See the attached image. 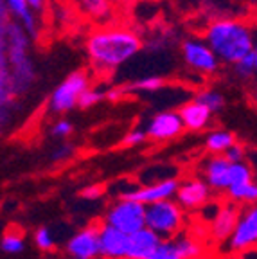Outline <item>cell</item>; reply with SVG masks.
Wrapping results in <instances>:
<instances>
[{
    "mask_svg": "<svg viewBox=\"0 0 257 259\" xmlns=\"http://www.w3.org/2000/svg\"><path fill=\"white\" fill-rule=\"evenodd\" d=\"M101 259H126L128 255L130 234L119 231L108 223H99Z\"/></svg>",
    "mask_w": 257,
    "mask_h": 259,
    "instance_id": "14",
    "label": "cell"
},
{
    "mask_svg": "<svg viewBox=\"0 0 257 259\" xmlns=\"http://www.w3.org/2000/svg\"><path fill=\"white\" fill-rule=\"evenodd\" d=\"M253 58H255V65H257V40H255V45H253V51H252Z\"/></svg>",
    "mask_w": 257,
    "mask_h": 259,
    "instance_id": "36",
    "label": "cell"
},
{
    "mask_svg": "<svg viewBox=\"0 0 257 259\" xmlns=\"http://www.w3.org/2000/svg\"><path fill=\"white\" fill-rule=\"evenodd\" d=\"M227 198L230 202L237 203V205H253L257 203V178L252 180V182L245 184V186L237 187V189H232L227 193Z\"/></svg>",
    "mask_w": 257,
    "mask_h": 259,
    "instance_id": "23",
    "label": "cell"
},
{
    "mask_svg": "<svg viewBox=\"0 0 257 259\" xmlns=\"http://www.w3.org/2000/svg\"><path fill=\"white\" fill-rule=\"evenodd\" d=\"M68 259H101L99 225H89L74 232L65 243Z\"/></svg>",
    "mask_w": 257,
    "mask_h": 259,
    "instance_id": "8",
    "label": "cell"
},
{
    "mask_svg": "<svg viewBox=\"0 0 257 259\" xmlns=\"http://www.w3.org/2000/svg\"><path fill=\"white\" fill-rule=\"evenodd\" d=\"M246 96H248L250 105L257 108V77L255 79H252L248 85H246Z\"/></svg>",
    "mask_w": 257,
    "mask_h": 259,
    "instance_id": "35",
    "label": "cell"
},
{
    "mask_svg": "<svg viewBox=\"0 0 257 259\" xmlns=\"http://www.w3.org/2000/svg\"><path fill=\"white\" fill-rule=\"evenodd\" d=\"M178 112H180L182 119H184L185 130H189V132H203V130H207L210 126V122H212L214 115L198 99H191V101L184 103Z\"/></svg>",
    "mask_w": 257,
    "mask_h": 259,
    "instance_id": "19",
    "label": "cell"
},
{
    "mask_svg": "<svg viewBox=\"0 0 257 259\" xmlns=\"http://www.w3.org/2000/svg\"><path fill=\"white\" fill-rule=\"evenodd\" d=\"M51 135L58 141H67L70 135L74 134V124L68 119H58L51 124Z\"/></svg>",
    "mask_w": 257,
    "mask_h": 259,
    "instance_id": "29",
    "label": "cell"
},
{
    "mask_svg": "<svg viewBox=\"0 0 257 259\" xmlns=\"http://www.w3.org/2000/svg\"><path fill=\"white\" fill-rule=\"evenodd\" d=\"M0 248L4 254L15 255V254H22L25 248V239L20 232L15 231H8L2 236V241H0Z\"/></svg>",
    "mask_w": 257,
    "mask_h": 259,
    "instance_id": "26",
    "label": "cell"
},
{
    "mask_svg": "<svg viewBox=\"0 0 257 259\" xmlns=\"http://www.w3.org/2000/svg\"><path fill=\"white\" fill-rule=\"evenodd\" d=\"M103 194H105V187L97 186V184H94V186H87V187H83V189H81V198L90 200V202L101 198Z\"/></svg>",
    "mask_w": 257,
    "mask_h": 259,
    "instance_id": "33",
    "label": "cell"
},
{
    "mask_svg": "<svg viewBox=\"0 0 257 259\" xmlns=\"http://www.w3.org/2000/svg\"><path fill=\"white\" fill-rule=\"evenodd\" d=\"M2 4L8 8L11 18L18 20L25 27V31L31 34L32 40H38L40 38V18L31 8H29L27 0H2Z\"/></svg>",
    "mask_w": 257,
    "mask_h": 259,
    "instance_id": "20",
    "label": "cell"
},
{
    "mask_svg": "<svg viewBox=\"0 0 257 259\" xmlns=\"http://www.w3.org/2000/svg\"><path fill=\"white\" fill-rule=\"evenodd\" d=\"M201 254V245L189 236L178 234L162 239L148 259H196Z\"/></svg>",
    "mask_w": 257,
    "mask_h": 259,
    "instance_id": "13",
    "label": "cell"
},
{
    "mask_svg": "<svg viewBox=\"0 0 257 259\" xmlns=\"http://www.w3.org/2000/svg\"><path fill=\"white\" fill-rule=\"evenodd\" d=\"M239 214H241V207L237 205V203L230 202V200L221 203L218 214L210 222V236H212V239H216L220 243L229 241L232 232L236 231Z\"/></svg>",
    "mask_w": 257,
    "mask_h": 259,
    "instance_id": "16",
    "label": "cell"
},
{
    "mask_svg": "<svg viewBox=\"0 0 257 259\" xmlns=\"http://www.w3.org/2000/svg\"><path fill=\"white\" fill-rule=\"evenodd\" d=\"M180 56L185 69L201 77H214L223 65L203 36L184 38L180 44Z\"/></svg>",
    "mask_w": 257,
    "mask_h": 259,
    "instance_id": "6",
    "label": "cell"
},
{
    "mask_svg": "<svg viewBox=\"0 0 257 259\" xmlns=\"http://www.w3.org/2000/svg\"><path fill=\"white\" fill-rule=\"evenodd\" d=\"M212 194L214 191L210 189V186L205 182L203 178L193 177L180 182V187H178V193L175 196V200L187 212H198V210H201L212 200Z\"/></svg>",
    "mask_w": 257,
    "mask_h": 259,
    "instance_id": "11",
    "label": "cell"
},
{
    "mask_svg": "<svg viewBox=\"0 0 257 259\" xmlns=\"http://www.w3.org/2000/svg\"><path fill=\"white\" fill-rule=\"evenodd\" d=\"M146 141H149L146 128H142V126H137V128H132L128 134L124 135V139H122V144L128 146V148H135V146L144 144Z\"/></svg>",
    "mask_w": 257,
    "mask_h": 259,
    "instance_id": "30",
    "label": "cell"
},
{
    "mask_svg": "<svg viewBox=\"0 0 257 259\" xmlns=\"http://www.w3.org/2000/svg\"><path fill=\"white\" fill-rule=\"evenodd\" d=\"M165 85V79L160 76H144L139 79L130 81L128 85H122L126 90V94L132 92H157Z\"/></svg>",
    "mask_w": 257,
    "mask_h": 259,
    "instance_id": "24",
    "label": "cell"
},
{
    "mask_svg": "<svg viewBox=\"0 0 257 259\" xmlns=\"http://www.w3.org/2000/svg\"><path fill=\"white\" fill-rule=\"evenodd\" d=\"M225 157L229 158L230 162H243L248 157V148L239 144V142H236V144H232L229 150L225 151Z\"/></svg>",
    "mask_w": 257,
    "mask_h": 259,
    "instance_id": "32",
    "label": "cell"
},
{
    "mask_svg": "<svg viewBox=\"0 0 257 259\" xmlns=\"http://www.w3.org/2000/svg\"><path fill=\"white\" fill-rule=\"evenodd\" d=\"M103 99H106V89H101V87L92 85L89 90H84L83 96L79 99V106L81 110H89L92 106H96L97 103H101Z\"/></svg>",
    "mask_w": 257,
    "mask_h": 259,
    "instance_id": "28",
    "label": "cell"
},
{
    "mask_svg": "<svg viewBox=\"0 0 257 259\" xmlns=\"http://www.w3.org/2000/svg\"><path fill=\"white\" fill-rule=\"evenodd\" d=\"M103 222L126 234H133L146 227V205L130 196H119L106 209Z\"/></svg>",
    "mask_w": 257,
    "mask_h": 259,
    "instance_id": "7",
    "label": "cell"
},
{
    "mask_svg": "<svg viewBox=\"0 0 257 259\" xmlns=\"http://www.w3.org/2000/svg\"><path fill=\"white\" fill-rule=\"evenodd\" d=\"M227 243L230 252H237V254L257 247V203L241 209L236 231L232 232Z\"/></svg>",
    "mask_w": 257,
    "mask_h": 259,
    "instance_id": "9",
    "label": "cell"
},
{
    "mask_svg": "<svg viewBox=\"0 0 257 259\" xmlns=\"http://www.w3.org/2000/svg\"><path fill=\"white\" fill-rule=\"evenodd\" d=\"M76 6L87 20L97 25H108L115 22L113 0H76Z\"/></svg>",
    "mask_w": 257,
    "mask_h": 259,
    "instance_id": "17",
    "label": "cell"
},
{
    "mask_svg": "<svg viewBox=\"0 0 257 259\" xmlns=\"http://www.w3.org/2000/svg\"><path fill=\"white\" fill-rule=\"evenodd\" d=\"M119 2H132V0H119Z\"/></svg>",
    "mask_w": 257,
    "mask_h": 259,
    "instance_id": "37",
    "label": "cell"
},
{
    "mask_svg": "<svg viewBox=\"0 0 257 259\" xmlns=\"http://www.w3.org/2000/svg\"><path fill=\"white\" fill-rule=\"evenodd\" d=\"M257 25L243 18H212L201 29V36L212 47L223 65L232 67L253 51Z\"/></svg>",
    "mask_w": 257,
    "mask_h": 259,
    "instance_id": "3",
    "label": "cell"
},
{
    "mask_svg": "<svg viewBox=\"0 0 257 259\" xmlns=\"http://www.w3.org/2000/svg\"><path fill=\"white\" fill-rule=\"evenodd\" d=\"M255 25H257V16H255Z\"/></svg>",
    "mask_w": 257,
    "mask_h": 259,
    "instance_id": "38",
    "label": "cell"
},
{
    "mask_svg": "<svg viewBox=\"0 0 257 259\" xmlns=\"http://www.w3.org/2000/svg\"><path fill=\"white\" fill-rule=\"evenodd\" d=\"M32 38L8 8L0 4V108L6 112L36 83V65L31 56Z\"/></svg>",
    "mask_w": 257,
    "mask_h": 259,
    "instance_id": "1",
    "label": "cell"
},
{
    "mask_svg": "<svg viewBox=\"0 0 257 259\" xmlns=\"http://www.w3.org/2000/svg\"><path fill=\"white\" fill-rule=\"evenodd\" d=\"M162 238L149 227H144L141 231L130 234L128 255L126 259H148L155 252V248L160 245Z\"/></svg>",
    "mask_w": 257,
    "mask_h": 259,
    "instance_id": "18",
    "label": "cell"
},
{
    "mask_svg": "<svg viewBox=\"0 0 257 259\" xmlns=\"http://www.w3.org/2000/svg\"><path fill=\"white\" fill-rule=\"evenodd\" d=\"M232 72L237 79L243 81V83H246V85H248L252 79H255L257 77V65H255V58H253V54L250 53L248 56H245L243 60H239L237 63H234Z\"/></svg>",
    "mask_w": 257,
    "mask_h": 259,
    "instance_id": "25",
    "label": "cell"
},
{
    "mask_svg": "<svg viewBox=\"0 0 257 259\" xmlns=\"http://www.w3.org/2000/svg\"><path fill=\"white\" fill-rule=\"evenodd\" d=\"M74 151H76V146H74L72 142H68V139H67V141H61L60 144L54 148L51 158H53L54 162H67L68 158L74 155Z\"/></svg>",
    "mask_w": 257,
    "mask_h": 259,
    "instance_id": "31",
    "label": "cell"
},
{
    "mask_svg": "<svg viewBox=\"0 0 257 259\" xmlns=\"http://www.w3.org/2000/svg\"><path fill=\"white\" fill-rule=\"evenodd\" d=\"M139 31L124 24L97 25L84 38V54L94 76H112L144 49Z\"/></svg>",
    "mask_w": 257,
    "mask_h": 259,
    "instance_id": "2",
    "label": "cell"
},
{
    "mask_svg": "<svg viewBox=\"0 0 257 259\" xmlns=\"http://www.w3.org/2000/svg\"><path fill=\"white\" fill-rule=\"evenodd\" d=\"M94 85V74L90 70H74L51 92L47 99V112L54 115H65L79 106L84 90Z\"/></svg>",
    "mask_w": 257,
    "mask_h": 259,
    "instance_id": "4",
    "label": "cell"
},
{
    "mask_svg": "<svg viewBox=\"0 0 257 259\" xmlns=\"http://www.w3.org/2000/svg\"><path fill=\"white\" fill-rule=\"evenodd\" d=\"M32 238H34V245H36L38 250L41 252L56 250V239H54L51 229H47V227H38Z\"/></svg>",
    "mask_w": 257,
    "mask_h": 259,
    "instance_id": "27",
    "label": "cell"
},
{
    "mask_svg": "<svg viewBox=\"0 0 257 259\" xmlns=\"http://www.w3.org/2000/svg\"><path fill=\"white\" fill-rule=\"evenodd\" d=\"M230 167L232 162L225 155H210L203 158L200 166L201 178L209 184L210 189L218 194H225L230 187Z\"/></svg>",
    "mask_w": 257,
    "mask_h": 259,
    "instance_id": "12",
    "label": "cell"
},
{
    "mask_svg": "<svg viewBox=\"0 0 257 259\" xmlns=\"http://www.w3.org/2000/svg\"><path fill=\"white\" fill-rule=\"evenodd\" d=\"M178 187H180V182L177 178H165V180H157V182L146 184V186H139L126 196L139 200L144 205H149V203L175 198L178 193Z\"/></svg>",
    "mask_w": 257,
    "mask_h": 259,
    "instance_id": "15",
    "label": "cell"
},
{
    "mask_svg": "<svg viewBox=\"0 0 257 259\" xmlns=\"http://www.w3.org/2000/svg\"><path fill=\"white\" fill-rule=\"evenodd\" d=\"M194 99H198L200 103H203L210 112L216 115V113L223 112L227 105V99L225 96L216 89H210V87H205V89H200L196 94H194Z\"/></svg>",
    "mask_w": 257,
    "mask_h": 259,
    "instance_id": "22",
    "label": "cell"
},
{
    "mask_svg": "<svg viewBox=\"0 0 257 259\" xmlns=\"http://www.w3.org/2000/svg\"><path fill=\"white\" fill-rule=\"evenodd\" d=\"M27 4L38 16H41V15H45V11H47L49 0H27Z\"/></svg>",
    "mask_w": 257,
    "mask_h": 259,
    "instance_id": "34",
    "label": "cell"
},
{
    "mask_svg": "<svg viewBox=\"0 0 257 259\" xmlns=\"http://www.w3.org/2000/svg\"><path fill=\"white\" fill-rule=\"evenodd\" d=\"M237 139L232 132L223 128H212L205 134L203 146L205 151L210 155H225V151L229 150L230 146L236 144Z\"/></svg>",
    "mask_w": 257,
    "mask_h": 259,
    "instance_id": "21",
    "label": "cell"
},
{
    "mask_svg": "<svg viewBox=\"0 0 257 259\" xmlns=\"http://www.w3.org/2000/svg\"><path fill=\"white\" fill-rule=\"evenodd\" d=\"M146 132H148V139L153 142H167L177 139L182 135L185 130L184 119H182L180 112L175 110H164V112L155 113L148 122H146Z\"/></svg>",
    "mask_w": 257,
    "mask_h": 259,
    "instance_id": "10",
    "label": "cell"
},
{
    "mask_svg": "<svg viewBox=\"0 0 257 259\" xmlns=\"http://www.w3.org/2000/svg\"><path fill=\"white\" fill-rule=\"evenodd\" d=\"M187 223V210L175 198L146 205V227L155 231L162 239L175 238Z\"/></svg>",
    "mask_w": 257,
    "mask_h": 259,
    "instance_id": "5",
    "label": "cell"
}]
</instances>
